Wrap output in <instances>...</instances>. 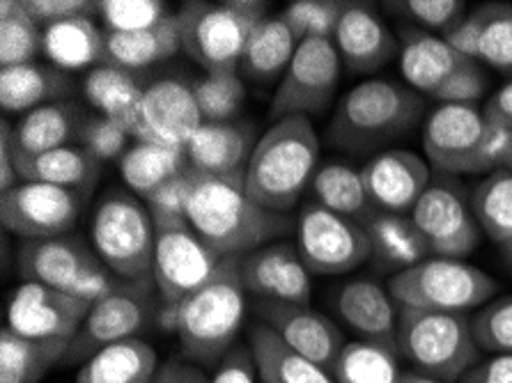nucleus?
<instances>
[{
	"label": "nucleus",
	"instance_id": "nucleus-3",
	"mask_svg": "<svg viewBox=\"0 0 512 383\" xmlns=\"http://www.w3.org/2000/svg\"><path fill=\"white\" fill-rule=\"evenodd\" d=\"M320 161V138L308 117H285L258 138L244 173L251 200L274 214L297 207L313 182Z\"/></svg>",
	"mask_w": 512,
	"mask_h": 383
},
{
	"label": "nucleus",
	"instance_id": "nucleus-25",
	"mask_svg": "<svg viewBox=\"0 0 512 383\" xmlns=\"http://www.w3.org/2000/svg\"><path fill=\"white\" fill-rule=\"evenodd\" d=\"M467 62L469 58L460 56L444 37L432 35L418 26L402 28L400 69L411 90L434 97L441 85Z\"/></svg>",
	"mask_w": 512,
	"mask_h": 383
},
{
	"label": "nucleus",
	"instance_id": "nucleus-49",
	"mask_svg": "<svg viewBox=\"0 0 512 383\" xmlns=\"http://www.w3.org/2000/svg\"><path fill=\"white\" fill-rule=\"evenodd\" d=\"M487 92V74L480 67V62L469 60L467 65L457 69V72L448 78V81L437 90L439 104H453V106H471L478 108L480 101L485 99Z\"/></svg>",
	"mask_w": 512,
	"mask_h": 383
},
{
	"label": "nucleus",
	"instance_id": "nucleus-17",
	"mask_svg": "<svg viewBox=\"0 0 512 383\" xmlns=\"http://www.w3.org/2000/svg\"><path fill=\"white\" fill-rule=\"evenodd\" d=\"M485 127V115L478 108L441 104L423 129V150L430 166L446 177L473 175Z\"/></svg>",
	"mask_w": 512,
	"mask_h": 383
},
{
	"label": "nucleus",
	"instance_id": "nucleus-26",
	"mask_svg": "<svg viewBox=\"0 0 512 383\" xmlns=\"http://www.w3.org/2000/svg\"><path fill=\"white\" fill-rule=\"evenodd\" d=\"M81 95L85 104L95 108L99 115L118 122L131 138H143V97L145 88L136 81L134 72L102 65L90 69L81 81Z\"/></svg>",
	"mask_w": 512,
	"mask_h": 383
},
{
	"label": "nucleus",
	"instance_id": "nucleus-42",
	"mask_svg": "<svg viewBox=\"0 0 512 383\" xmlns=\"http://www.w3.org/2000/svg\"><path fill=\"white\" fill-rule=\"evenodd\" d=\"M193 95L205 122H235L246 104L244 78L239 72H212L193 83Z\"/></svg>",
	"mask_w": 512,
	"mask_h": 383
},
{
	"label": "nucleus",
	"instance_id": "nucleus-11",
	"mask_svg": "<svg viewBox=\"0 0 512 383\" xmlns=\"http://www.w3.org/2000/svg\"><path fill=\"white\" fill-rule=\"evenodd\" d=\"M159 312L161 296L152 278L143 283H127L118 292L92 303L90 315L85 317L81 331L76 333L60 365H83L99 349L141 338V333L150 328Z\"/></svg>",
	"mask_w": 512,
	"mask_h": 383
},
{
	"label": "nucleus",
	"instance_id": "nucleus-19",
	"mask_svg": "<svg viewBox=\"0 0 512 383\" xmlns=\"http://www.w3.org/2000/svg\"><path fill=\"white\" fill-rule=\"evenodd\" d=\"M258 315L262 324L278 333L285 345H290L308 361L317 363L324 370H333L340 351L345 349V335L327 315L310 306H294V303L260 301Z\"/></svg>",
	"mask_w": 512,
	"mask_h": 383
},
{
	"label": "nucleus",
	"instance_id": "nucleus-34",
	"mask_svg": "<svg viewBox=\"0 0 512 383\" xmlns=\"http://www.w3.org/2000/svg\"><path fill=\"white\" fill-rule=\"evenodd\" d=\"M159 365L150 342L131 338L92 354L76 374V383H150Z\"/></svg>",
	"mask_w": 512,
	"mask_h": 383
},
{
	"label": "nucleus",
	"instance_id": "nucleus-10",
	"mask_svg": "<svg viewBox=\"0 0 512 383\" xmlns=\"http://www.w3.org/2000/svg\"><path fill=\"white\" fill-rule=\"evenodd\" d=\"M154 262L152 280L161 296V308L173 310L193 292L205 287L226 257L209 248L189 221L152 211Z\"/></svg>",
	"mask_w": 512,
	"mask_h": 383
},
{
	"label": "nucleus",
	"instance_id": "nucleus-37",
	"mask_svg": "<svg viewBox=\"0 0 512 383\" xmlns=\"http://www.w3.org/2000/svg\"><path fill=\"white\" fill-rule=\"evenodd\" d=\"M69 340H30L3 326L0 331V383H40L65 358Z\"/></svg>",
	"mask_w": 512,
	"mask_h": 383
},
{
	"label": "nucleus",
	"instance_id": "nucleus-13",
	"mask_svg": "<svg viewBox=\"0 0 512 383\" xmlns=\"http://www.w3.org/2000/svg\"><path fill=\"white\" fill-rule=\"evenodd\" d=\"M297 250L310 273L340 276L370 260V239L361 223L308 202L299 211Z\"/></svg>",
	"mask_w": 512,
	"mask_h": 383
},
{
	"label": "nucleus",
	"instance_id": "nucleus-5",
	"mask_svg": "<svg viewBox=\"0 0 512 383\" xmlns=\"http://www.w3.org/2000/svg\"><path fill=\"white\" fill-rule=\"evenodd\" d=\"M267 7L269 5L260 0L184 3L177 12L182 51L196 60L207 74L237 72L253 30L269 17Z\"/></svg>",
	"mask_w": 512,
	"mask_h": 383
},
{
	"label": "nucleus",
	"instance_id": "nucleus-40",
	"mask_svg": "<svg viewBox=\"0 0 512 383\" xmlns=\"http://www.w3.org/2000/svg\"><path fill=\"white\" fill-rule=\"evenodd\" d=\"M44 46V28L30 17L23 0L0 3V69L35 62Z\"/></svg>",
	"mask_w": 512,
	"mask_h": 383
},
{
	"label": "nucleus",
	"instance_id": "nucleus-20",
	"mask_svg": "<svg viewBox=\"0 0 512 383\" xmlns=\"http://www.w3.org/2000/svg\"><path fill=\"white\" fill-rule=\"evenodd\" d=\"M242 278L246 292L260 301L308 306L313 296L310 271L299 257L297 246L267 244L242 257Z\"/></svg>",
	"mask_w": 512,
	"mask_h": 383
},
{
	"label": "nucleus",
	"instance_id": "nucleus-45",
	"mask_svg": "<svg viewBox=\"0 0 512 383\" xmlns=\"http://www.w3.org/2000/svg\"><path fill=\"white\" fill-rule=\"evenodd\" d=\"M161 0H99V26L104 33H136L170 17Z\"/></svg>",
	"mask_w": 512,
	"mask_h": 383
},
{
	"label": "nucleus",
	"instance_id": "nucleus-60",
	"mask_svg": "<svg viewBox=\"0 0 512 383\" xmlns=\"http://www.w3.org/2000/svg\"><path fill=\"white\" fill-rule=\"evenodd\" d=\"M503 257H506V262L510 264L512 267V244H508V246H503Z\"/></svg>",
	"mask_w": 512,
	"mask_h": 383
},
{
	"label": "nucleus",
	"instance_id": "nucleus-31",
	"mask_svg": "<svg viewBox=\"0 0 512 383\" xmlns=\"http://www.w3.org/2000/svg\"><path fill=\"white\" fill-rule=\"evenodd\" d=\"M42 53L62 72H90L106 65V33L90 17L53 23L44 28Z\"/></svg>",
	"mask_w": 512,
	"mask_h": 383
},
{
	"label": "nucleus",
	"instance_id": "nucleus-44",
	"mask_svg": "<svg viewBox=\"0 0 512 383\" xmlns=\"http://www.w3.org/2000/svg\"><path fill=\"white\" fill-rule=\"evenodd\" d=\"M485 23L478 42V62L512 74V5L485 3Z\"/></svg>",
	"mask_w": 512,
	"mask_h": 383
},
{
	"label": "nucleus",
	"instance_id": "nucleus-29",
	"mask_svg": "<svg viewBox=\"0 0 512 383\" xmlns=\"http://www.w3.org/2000/svg\"><path fill=\"white\" fill-rule=\"evenodd\" d=\"M76 92L72 76L53 65H30L0 69V106L5 113H30L46 104L69 101Z\"/></svg>",
	"mask_w": 512,
	"mask_h": 383
},
{
	"label": "nucleus",
	"instance_id": "nucleus-9",
	"mask_svg": "<svg viewBox=\"0 0 512 383\" xmlns=\"http://www.w3.org/2000/svg\"><path fill=\"white\" fill-rule=\"evenodd\" d=\"M389 292L402 308L467 312L485 306L496 294V283L464 260L428 257L416 267L395 273Z\"/></svg>",
	"mask_w": 512,
	"mask_h": 383
},
{
	"label": "nucleus",
	"instance_id": "nucleus-1",
	"mask_svg": "<svg viewBox=\"0 0 512 383\" xmlns=\"http://www.w3.org/2000/svg\"><path fill=\"white\" fill-rule=\"evenodd\" d=\"M244 257V255H242ZM242 257H226L205 287L173 310L159 312V322L177 333L186 361L219 365L232 349L246 317Z\"/></svg>",
	"mask_w": 512,
	"mask_h": 383
},
{
	"label": "nucleus",
	"instance_id": "nucleus-30",
	"mask_svg": "<svg viewBox=\"0 0 512 383\" xmlns=\"http://www.w3.org/2000/svg\"><path fill=\"white\" fill-rule=\"evenodd\" d=\"M17 175L19 182L60 186L88 198L102 182L104 163L81 145H69L37 156H17Z\"/></svg>",
	"mask_w": 512,
	"mask_h": 383
},
{
	"label": "nucleus",
	"instance_id": "nucleus-46",
	"mask_svg": "<svg viewBox=\"0 0 512 383\" xmlns=\"http://www.w3.org/2000/svg\"><path fill=\"white\" fill-rule=\"evenodd\" d=\"M471 331L480 351L496 356L512 354V296L485 303L471 317Z\"/></svg>",
	"mask_w": 512,
	"mask_h": 383
},
{
	"label": "nucleus",
	"instance_id": "nucleus-56",
	"mask_svg": "<svg viewBox=\"0 0 512 383\" xmlns=\"http://www.w3.org/2000/svg\"><path fill=\"white\" fill-rule=\"evenodd\" d=\"M150 383H212V379L196 363L170 358V361L159 365Z\"/></svg>",
	"mask_w": 512,
	"mask_h": 383
},
{
	"label": "nucleus",
	"instance_id": "nucleus-55",
	"mask_svg": "<svg viewBox=\"0 0 512 383\" xmlns=\"http://www.w3.org/2000/svg\"><path fill=\"white\" fill-rule=\"evenodd\" d=\"M12 129L10 117H3L0 120V193L21 184L17 175V154H14L12 145Z\"/></svg>",
	"mask_w": 512,
	"mask_h": 383
},
{
	"label": "nucleus",
	"instance_id": "nucleus-43",
	"mask_svg": "<svg viewBox=\"0 0 512 383\" xmlns=\"http://www.w3.org/2000/svg\"><path fill=\"white\" fill-rule=\"evenodd\" d=\"M345 0H292L281 12L299 42L304 39H333L347 10Z\"/></svg>",
	"mask_w": 512,
	"mask_h": 383
},
{
	"label": "nucleus",
	"instance_id": "nucleus-7",
	"mask_svg": "<svg viewBox=\"0 0 512 383\" xmlns=\"http://www.w3.org/2000/svg\"><path fill=\"white\" fill-rule=\"evenodd\" d=\"M90 237L102 262L124 283L152 278L154 218L136 193L106 191L92 211Z\"/></svg>",
	"mask_w": 512,
	"mask_h": 383
},
{
	"label": "nucleus",
	"instance_id": "nucleus-33",
	"mask_svg": "<svg viewBox=\"0 0 512 383\" xmlns=\"http://www.w3.org/2000/svg\"><path fill=\"white\" fill-rule=\"evenodd\" d=\"M182 51V33L177 12L157 26L136 33H106V65L136 72L173 58Z\"/></svg>",
	"mask_w": 512,
	"mask_h": 383
},
{
	"label": "nucleus",
	"instance_id": "nucleus-61",
	"mask_svg": "<svg viewBox=\"0 0 512 383\" xmlns=\"http://www.w3.org/2000/svg\"><path fill=\"white\" fill-rule=\"evenodd\" d=\"M508 170L512 173V159H510V163H508Z\"/></svg>",
	"mask_w": 512,
	"mask_h": 383
},
{
	"label": "nucleus",
	"instance_id": "nucleus-2",
	"mask_svg": "<svg viewBox=\"0 0 512 383\" xmlns=\"http://www.w3.org/2000/svg\"><path fill=\"white\" fill-rule=\"evenodd\" d=\"M186 221L219 257H242L290 230L285 214H274L251 200L244 175L209 177L200 173L186 207Z\"/></svg>",
	"mask_w": 512,
	"mask_h": 383
},
{
	"label": "nucleus",
	"instance_id": "nucleus-35",
	"mask_svg": "<svg viewBox=\"0 0 512 383\" xmlns=\"http://www.w3.org/2000/svg\"><path fill=\"white\" fill-rule=\"evenodd\" d=\"M297 46L299 39L294 37L281 14L267 17L248 39L239 69H242L246 81L258 85H271L276 81L281 83L294 53H297Z\"/></svg>",
	"mask_w": 512,
	"mask_h": 383
},
{
	"label": "nucleus",
	"instance_id": "nucleus-18",
	"mask_svg": "<svg viewBox=\"0 0 512 383\" xmlns=\"http://www.w3.org/2000/svg\"><path fill=\"white\" fill-rule=\"evenodd\" d=\"M372 207L411 216L432 182L430 163L409 150H384L361 168Z\"/></svg>",
	"mask_w": 512,
	"mask_h": 383
},
{
	"label": "nucleus",
	"instance_id": "nucleus-53",
	"mask_svg": "<svg viewBox=\"0 0 512 383\" xmlns=\"http://www.w3.org/2000/svg\"><path fill=\"white\" fill-rule=\"evenodd\" d=\"M483 23H485V10L483 5H480L476 10H471L453 30H448L444 39L457 53H460V56L478 62V42H480V33H483Z\"/></svg>",
	"mask_w": 512,
	"mask_h": 383
},
{
	"label": "nucleus",
	"instance_id": "nucleus-14",
	"mask_svg": "<svg viewBox=\"0 0 512 383\" xmlns=\"http://www.w3.org/2000/svg\"><path fill=\"white\" fill-rule=\"evenodd\" d=\"M85 195L51 184L21 182L0 193V221L21 241L65 237L81 221Z\"/></svg>",
	"mask_w": 512,
	"mask_h": 383
},
{
	"label": "nucleus",
	"instance_id": "nucleus-6",
	"mask_svg": "<svg viewBox=\"0 0 512 383\" xmlns=\"http://www.w3.org/2000/svg\"><path fill=\"white\" fill-rule=\"evenodd\" d=\"M398 351L418 372L444 383L462 381L480 358L464 312H434L398 306Z\"/></svg>",
	"mask_w": 512,
	"mask_h": 383
},
{
	"label": "nucleus",
	"instance_id": "nucleus-51",
	"mask_svg": "<svg viewBox=\"0 0 512 383\" xmlns=\"http://www.w3.org/2000/svg\"><path fill=\"white\" fill-rule=\"evenodd\" d=\"M487 122V120H485ZM512 159V129L487 122L483 140H480L473 175H492L496 170L508 168Z\"/></svg>",
	"mask_w": 512,
	"mask_h": 383
},
{
	"label": "nucleus",
	"instance_id": "nucleus-58",
	"mask_svg": "<svg viewBox=\"0 0 512 383\" xmlns=\"http://www.w3.org/2000/svg\"><path fill=\"white\" fill-rule=\"evenodd\" d=\"M483 115L487 122L512 129V81L485 101Z\"/></svg>",
	"mask_w": 512,
	"mask_h": 383
},
{
	"label": "nucleus",
	"instance_id": "nucleus-12",
	"mask_svg": "<svg viewBox=\"0 0 512 383\" xmlns=\"http://www.w3.org/2000/svg\"><path fill=\"white\" fill-rule=\"evenodd\" d=\"M343 60L338 56L333 39H304L297 53L276 85L271 97L269 117L274 122L285 117L322 115L336 97Z\"/></svg>",
	"mask_w": 512,
	"mask_h": 383
},
{
	"label": "nucleus",
	"instance_id": "nucleus-36",
	"mask_svg": "<svg viewBox=\"0 0 512 383\" xmlns=\"http://www.w3.org/2000/svg\"><path fill=\"white\" fill-rule=\"evenodd\" d=\"M186 147H170L157 143H141L136 140L127 154L120 159V175L131 193L145 200L152 191H157L168 179L191 170Z\"/></svg>",
	"mask_w": 512,
	"mask_h": 383
},
{
	"label": "nucleus",
	"instance_id": "nucleus-28",
	"mask_svg": "<svg viewBox=\"0 0 512 383\" xmlns=\"http://www.w3.org/2000/svg\"><path fill=\"white\" fill-rule=\"evenodd\" d=\"M79 101H58L35 108L21 117L12 129V145L17 156H37L60 147L79 143V131L85 120Z\"/></svg>",
	"mask_w": 512,
	"mask_h": 383
},
{
	"label": "nucleus",
	"instance_id": "nucleus-32",
	"mask_svg": "<svg viewBox=\"0 0 512 383\" xmlns=\"http://www.w3.org/2000/svg\"><path fill=\"white\" fill-rule=\"evenodd\" d=\"M248 351L262 383H336L329 370L285 345L278 333L262 322L253 326Z\"/></svg>",
	"mask_w": 512,
	"mask_h": 383
},
{
	"label": "nucleus",
	"instance_id": "nucleus-52",
	"mask_svg": "<svg viewBox=\"0 0 512 383\" xmlns=\"http://www.w3.org/2000/svg\"><path fill=\"white\" fill-rule=\"evenodd\" d=\"M33 17L42 28L53 23L90 17L99 14V0H23Z\"/></svg>",
	"mask_w": 512,
	"mask_h": 383
},
{
	"label": "nucleus",
	"instance_id": "nucleus-41",
	"mask_svg": "<svg viewBox=\"0 0 512 383\" xmlns=\"http://www.w3.org/2000/svg\"><path fill=\"white\" fill-rule=\"evenodd\" d=\"M336 383H398V354L375 342H347L333 365Z\"/></svg>",
	"mask_w": 512,
	"mask_h": 383
},
{
	"label": "nucleus",
	"instance_id": "nucleus-38",
	"mask_svg": "<svg viewBox=\"0 0 512 383\" xmlns=\"http://www.w3.org/2000/svg\"><path fill=\"white\" fill-rule=\"evenodd\" d=\"M310 191H313L317 205L338 216L352 218L356 223H363L372 211H377L370 202L361 170H354L347 163H327V166L317 168Z\"/></svg>",
	"mask_w": 512,
	"mask_h": 383
},
{
	"label": "nucleus",
	"instance_id": "nucleus-47",
	"mask_svg": "<svg viewBox=\"0 0 512 383\" xmlns=\"http://www.w3.org/2000/svg\"><path fill=\"white\" fill-rule=\"evenodd\" d=\"M131 140L134 138L127 129H122L118 122L108 120L99 113L85 115L79 131V145L102 163L120 161L131 147Z\"/></svg>",
	"mask_w": 512,
	"mask_h": 383
},
{
	"label": "nucleus",
	"instance_id": "nucleus-57",
	"mask_svg": "<svg viewBox=\"0 0 512 383\" xmlns=\"http://www.w3.org/2000/svg\"><path fill=\"white\" fill-rule=\"evenodd\" d=\"M460 383H512V354L494 356L487 363L473 367Z\"/></svg>",
	"mask_w": 512,
	"mask_h": 383
},
{
	"label": "nucleus",
	"instance_id": "nucleus-59",
	"mask_svg": "<svg viewBox=\"0 0 512 383\" xmlns=\"http://www.w3.org/2000/svg\"><path fill=\"white\" fill-rule=\"evenodd\" d=\"M398 383H444V381L428 377V374H423V372H418V370H411V372H402Z\"/></svg>",
	"mask_w": 512,
	"mask_h": 383
},
{
	"label": "nucleus",
	"instance_id": "nucleus-54",
	"mask_svg": "<svg viewBox=\"0 0 512 383\" xmlns=\"http://www.w3.org/2000/svg\"><path fill=\"white\" fill-rule=\"evenodd\" d=\"M255 377H258V370H255L251 351L248 347H235L216 365L212 383H255Z\"/></svg>",
	"mask_w": 512,
	"mask_h": 383
},
{
	"label": "nucleus",
	"instance_id": "nucleus-48",
	"mask_svg": "<svg viewBox=\"0 0 512 383\" xmlns=\"http://www.w3.org/2000/svg\"><path fill=\"white\" fill-rule=\"evenodd\" d=\"M393 7H400V12H405L414 26L439 37H444L469 14L464 0H405V3H393Z\"/></svg>",
	"mask_w": 512,
	"mask_h": 383
},
{
	"label": "nucleus",
	"instance_id": "nucleus-24",
	"mask_svg": "<svg viewBox=\"0 0 512 383\" xmlns=\"http://www.w3.org/2000/svg\"><path fill=\"white\" fill-rule=\"evenodd\" d=\"M336 308L347 326L366 342L398 351V303L370 278H354L340 287Z\"/></svg>",
	"mask_w": 512,
	"mask_h": 383
},
{
	"label": "nucleus",
	"instance_id": "nucleus-50",
	"mask_svg": "<svg viewBox=\"0 0 512 383\" xmlns=\"http://www.w3.org/2000/svg\"><path fill=\"white\" fill-rule=\"evenodd\" d=\"M200 173L196 168L186 170V173L168 179L166 184H161L157 191H152L143 200L150 211H157V214H168V216H182L186 218V207H189V200L196 189Z\"/></svg>",
	"mask_w": 512,
	"mask_h": 383
},
{
	"label": "nucleus",
	"instance_id": "nucleus-15",
	"mask_svg": "<svg viewBox=\"0 0 512 383\" xmlns=\"http://www.w3.org/2000/svg\"><path fill=\"white\" fill-rule=\"evenodd\" d=\"M411 218L428 241L432 257L462 260L480 244V225L462 186L441 175L411 211Z\"/></svg>",
	"mask_w": 512,
	"mask_h": 383
},
{
	"label": "nucleus",
	"instance_id": "nucleus-23",
	"mask_svg": "<svg viewBox=\"0 0 512 383\" xmlns=\"http://www.w3.org/2000/svg\"><path fill=\"white\" fill-rule=\"evenodd\" d=\"M255 143L258 140L251 122H205L186 145V154L198 173L209 177H239L246 173Z\"/></svg>",
	"mask_w": 512,
	"mask_h": 383
},
{
	"label": "nucleus",
	"instance_id": "nucleus-8",
	"mask_svg": "<svg viewBox=\"0 0 512 383\" xmlns=\"http://www.w3.org/2000/svg\"><path fill=\"white\" fill-rule=\"evenodd\" d=\"M17 269L23 283L49 285L90 303L127 285L106 267L95 248L72 234L21 241Z\"/></svg>",
	"mask_w": 512,
	"mask_h": 383
},
{
	"label": "nucleus",
	"instance_id": "nucleus-39",
	"mask_svg": "<svg viewBox=\"0 0 512 383\" xmlns=\"http://www.w3.org/2000/svg\"><path fill=\"white\" fill-rule=\"evenodd\" d=\"M471 211L487 237L501 248L512 244V173L496 170L480 179L469 195Z\"/></svg>",
	"mask_w": 512,
	"mask_h": 383
},
{
	"label": "nucleus",
	"instance_id": "nucleus-21",
	"mask_svg": "<svg viewBox=\"0 0 512 383\" xmlns=\"http://www.w3.org/2000/svg\"><path fill=\"white\" fill-rule=\"evenodd\" d=\"M205 117L193 95V85L164 78L145 88L143 97V138L141 143L186 147L203 127Z\"/></svg>",
	"mask_w": 512,
	"mask_h": 383
},
{
	"label": "nucleus",
	"instance_id": "nucleus-27",
	"mask_svg": "<svg viewBox=\"0 0 512 383\" xmlns=\"http://www.w3.org/2000/svg\"><path fill=\"white\" fill-rule=\"evenodd\" d=\"M370 239V262L379 271L402 273L432 255L423 232L411 216L372 211L361 223Z\"/></svg>",
	"mask_w": 512,
	"mask_h": 383
},
{
	"label": "nucleus",
	"instance_id": "nucleus-4",
	"mask_svg": "<svg viewBox=\"0 0 512 383\" xmlns=\"http://www.w3.org/2000/svg\"><path fill=\"white\" fill-rule=\"evenodd\" d=\"M421 115L423 99L416 90L389 78H370L338 101L327 138L336 150L379 154L386 145L405 138Z\"/></svg>",
	"mask_w": 512,
	"mask_h": 383
},
{
	"label": "nucleus",
	"instance_id": "nucleus-16",
	"mask_svg": "<svg viewBox=\"0 0 512 383\" xmlns=\"http://www.w3.org/2000/svg\"><path fill=\"white\" fill-rule=\"evenodd\" d=\"M92 303L40 283H23L7 299L5 326L30 340H69L81 331Z\"/></svg>",
	"mask_w": 512,
	"mask_h": 383
},
{
	"label": "nucleus",
	"instance_id": "nucleus-22",
	"mask_svg": "<svg viewBox=\"0 0 512 383\" xmlns=\"http://www.w3.org/2000/svg\"><path fill=\"white\" fill-rule=\"evenodd\" d=\"M338 56L354 74H370L400 56V42L370 5L349 3L333 35Z\"/></svg>",
	"mask_w": 512,
	"mask_h": 383
}]
</instances>
